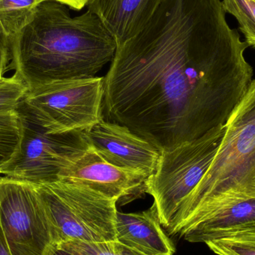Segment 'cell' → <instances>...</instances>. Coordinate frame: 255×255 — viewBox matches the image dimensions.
<instances>
[{"label": "cell", "mask_w": 255, "mask_h": 255, "mask_svg": "<svg viewBox=\"0 0 255 255\" xmlns=\"http://www.w3.org/2000/svg\"><path fill=\"white\" fill-rule=\"evenodd\" d=\"M249 44L220 0H164L118 46L103 77V117L160 151L227 124L253 81Z\"/></svg>", "instance_id": "cell-1"}, {"label": "cell", "mask_w": 255, "mask_h": 255, "mask_svg": "<svg viewBox=\"0 0 255 255\" xmlns=\"http://www.w3.org/2000/svg\"><path fill=\"white\" fill-rule=\"evenodd\" d=\"M55 0L39 3L10 40V69L28 91L54 81L89 79L115 58L118 44L87 10L72 16Z\"/></svg>", "instance_id": "cell-2"}, {"label": "cell", "mask_w": 255, "mask_h": 255, "mask_svg": "<svg viewBox=\"0 0 255 255\" xmlns=\"http://www.w3.org/2000/svg\"><path fill=\"white\" fill-rule=\"evenodd\" d=\"M247 197H255V79L226 124L211 166L183 201L166 232L175 236L208 210Z\"/></svg>", "instance_id": "cell-3"}, {"label": "cell", "mask_w": 255, "mask_h": 255, "mask_svg": "<svg viewBox=\"0 0 255 255\" xmlns=\"http://www.w3.org/2000/svg\"><path fill=\"white\" fill-rule=\"evenodd\" d=\"M35 186L58 244L117 241L118 201L87 186L62 180Z\"/></svg>", "instance_id": "cell-4"}, {"label": "cell", "mask_w": 255, "mask_h": 255, "mask_svg": "<svg viewBox=\"0 0 255 255\" xmlns=\"http://www.w3.org/2000/svg\"><path fill=\"white\" fill-rule=\"evenodd\" d=\"M226 131V125L198 139L161 151L154 172L145 183L152 196L162 226L167 230L185 198L211 166Z\"/></svg>", "instance_id": "cell-5"}, {"label": "cell", "mask_w": 255, "mask_h": 255, "mask_svg": "<svg viewBox=\"0 0 255 255\" xmlns=\"http://www.w3.org/2000/svg\"><path fill=\"white\" fill-rule=\"evenodd\" d=\"M103 77L54 81L27 91L24 109L48 133L87 131L103 119Z\"/></svg>", "instance_id": "cell-6"}, {"label": "cell", "mask_w": 255, "mask_h": 255, "mask_svg": "<svg viewBox=\"0 0 255 255\" xmlns=\"http://www.w3.org/2000/svg\"><path fill=\"white\" fill-rule=\"evenodd\" d=\"M0 227L10 255H52L58 236L31 183L0 175Z\"/></svg>", "instance_id": "cell-7"}, {"label": "cell", "mask_w": 255, "mask_h": 255, "mask_svg": "<svg viewBox=\"0 0 255 255\" xmlns=\"http://www.w3.org/2000/svg\"><path fill=\"white\" fill-rule=\"evenodd\" d=\"M16 110L22 124V142L4 176L34 185L58 181L63 171L91 146L86 131L49 133L21 103Z\"/></svg>", "instance_id": "cell-8"}, {"label": "cell", "mask_w": 255, "mask_h": 255, "mask_svg": "<svg viewBox=\"0 0 255 255\" xmlns=\"http://www.w3.org/2000/svg\"><path fill=\"white\" fill-rule=\"evenodd\" d=\"M86 133L93 148L112 165L148 178L155 170L161 151L125 126L103 119Z\"/></svg>", "instance_id": "cell-9"}, {"label": "cell", "mask_w": 255, "mask_h": 255, "mask_svg": "<svg viewBox=\"0 0 255 255\" xmlns=\"http://www.w3.org/2000/svg\"><path fill=\"white\" fill-rule=\"evenodd\" d=\"M145 174L105 160L92 145L64 169L59 180L82 184L120 202L145 192Z\"/></svg>", "instance_id": "cell-10"}, {"label": "cell", "mask_w": 255, "mask_h": 255, "mask_svg": "<svg viewBox=\"0 0 255 255\" xmlns=\"http://www.w3.org/2000/svg\"><path fill=\"white\" fill-rule=\"evenodd\" d=\"M255 225V197L229 201L186 223L177 236L190 243L206 244L232 231Z\"/></svg>", "instance_id": "cell-11"}, {"label": "cell", "mask_w": 255, "mask_h": 255, "mask_svg": "<svg viewBox=\"0 0 255 255\" xmlns=\"http://www.w3.org/2000/svg\"><path fill=\"white\" fill-rule=\"evenodd\" d=\"M164 0H88V10L95 13L118 46L143 30Z\"/></svg>", "instance_id": "cell-12"}, {"label": "cell", "mask_w": 255, "mask_h": 255, "mask_svg": "<svg viewBox=\"0 0 255 255\" xmlns=\"http://www.w3.org/2000/svg\"><path fill=\"white\" fill-rule=\"evenodd\" d=\"M117 241L146 255H173L175 246L162 229L155 204L140 212L118 211Z\"/></svg>", "instance_id": "cell-13"}, {"label": "cell", "mask_w": 255, "mask_h": 255, "mask_svg": "<svg viewBox=\"0 0 255 255\" xmlns=\"http://www.w3.org/2000/svg\"><path fill=\"white\" fill-rule=\"evenodd\" d=\"M21 142L22 124L17 110H0V175L19 154Z\"/></svg>", "instance_id": "cell-14"}, {"label": "cell", "mask_w": 255, "mask_h": 255, "mask_svg": "<svg viewBox=\"0 0 255 255\" xmlns=\"http://www.w3.org/2000/svg\"><path fill=\"white\" fill-rule=\"evenodd\" d=\"M205 244L217 255H255V225L232 231Z\"/></svg>", "instance_id": "cell-15"}, {"label": "cell", "mask_w": 255, "mask_h": 255, "mask_svg": "<svg viewBox=\"0 0 255 255\" xmlns=\"http://www.w3.org/2000/svg\"><path fill=\"white\" fill-rule=\"evenodd\" d=\"M58 247L75 255H146L118 241L103 243L65 241Z\"/></svg>", "instance_id": "cell-16"}, {"label": "cell", "mask_w": 255, "mask_h": 255, "mask_svg": "<svg viewBox=\"0 0 255 255\" xmlns=\"http://www.w3.org/2000/svg\"><path fill=\"white\" fill-rule=\"evenodd\" d=\"M226 13L233 15L240 24L249 46L255 48V1L223 0Z\"/></svg>", "instance_id": "cell-17"}, {"label": "cell", "mask_w": 255, "mask_h": 255, "mask_svg": "<svg viewBox=\"0 0 255 255\" xmlns=\"http://www.w3.org/2000/svg\"><path fill=\"white\" fill-rule=\"evenodd\" d=\"M28 91V88L18 76L4 77L0 80V110L16 109Z\"/></svg>", "instance_id": "cell-18"}, {"label": "cell", "mask_w": 255, "mask_h": 255, "mask_svg": "<svg viewBox=\"0 0 255 255\" xmlns=\"http://www.w3.org/2000/svg\"><path fill=\"white\" fill-rule=\"evenodd\" d=\"M10 40L0 31V73L3 76L10 70Z\"/></svg>", "instance_id": "cell-19"}, {"label": "cell", "mask_w": 255, "mask_h": 255, "mask_svg": "<svg viewBox=\"0 0 255 255\" xmlns=\"http://www.w3.org/2000/svg\"><path fill=\"white\" fill-rule=\"evenodd\" d=\"M74 10H81L87 4L88 0H55Z\"/></svg>", "instance_id": "cell-20"}, {"label": "cell", "mask_w": 255, "mask_h": 255, "mask_svg": "<svg viewBox=\"0 0 255 255\" xmlns=\"http://www.w3.org/2000/svg\"><path fill=\"white\" fill-rule=\"evenodd\" d=\"M0 255H10L1 227H0Z\"/></svg>", "instance_id": "cell-21"}, {"label": "cell", "mask_w": 255, "mask_h": 255, "mask_svg": "<svg viewBox=\"0 0 255 255\" xmlns=\"http://www.w3.org/2000/svg\"><path fill=\"white\" fill-rule=\"evenodd\" d=\"M52 255H75L72 254V253H69V252L66 251V250H63V249L60 248L59 247L57 246L56 249H55V252H54Z\"/></svg>", "instance_id": "cell-22"}, {"label": "cell", "mask_w": 255, "mask_h": 255, "mask_svg": "<svg viewBox=\"0 0 255 255\" xmlns=\"http://www.w3.org/2000/svg\"><path fill=\"white\" fill-rule=\"evenodd\" d=\"M4 76H3L1 73H0V80H1V79H2L3 77H4Z\"/></svg>", "instance_id": "cell-23"}, {"label": "cell", "mask_w": 255, "mask_h": 255, "mask_svg": "<svg viewBox=\"0 0 255 255\" xmlns=\"http://www.w3.org/2000/svg\"><path fill=\"white\" fill-rule=\"evenodd\" d=\"M254 1H255V0H254Z\"/></svg>", "instance_id": "cell-24"}]
</instances>
